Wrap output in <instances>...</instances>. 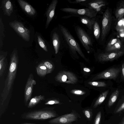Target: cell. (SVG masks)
Returning a JSON list of instances; mask_svg holds the SVG:
<instances>
[{
	"instance_id": "6da1fadb",
	"label": "cell",
	"mask_w": 124,
	"mask_h": 124,
	"mask_svg": "<svg viewBox=\"0 0 124 124\" xmlns=\"http://www.w3.org/2000/svg\"><path fill=\"white\" fill-rule=\"evenodd\" d=\"M19 59L17 50H14L10 56L8 74L5 81V85L1 94L0 104L2 105L10 95L12 87L16 77Z\"/></svg>"
},
{
	"instance_id": "7a4b0ae2",
	"label": "cell",
	"mask_w": 124,
	"mask_h": 124,
	"mask_svg": "<svg viewBox=\"0 0 124 124\" xmlns=\"http://www.w3.org/2000/svg\"><path fill=\"white\" fill-rule=\"evenodd\" d=\"M59 28L62 34L66 46H68L73 54H77L78 53L84 59L85 57L82 51L79 44L69 30L61 24H59Z\"/></svg>"
},
{
	"instance_id": "3957f363",
	"label": "cell",
	"mask_w": 124,
	"mask_h": 124,
	"mask_svg": "<svg viewBox=\"0 0 124 124\" xmlns=\"http://www.w3.org/2000/svg\"><path fill=\"white\" fill-rule=\"evenodd\" d=\"M54 108H46L40 109L26 112L22 116V118L26 119L44 120L56 117L58 115Z\"/></svg>"
},
{
	"instance_id": "277c9868",
	"label": "cell",
	"mask_w": 124,
	"mask_h": 124,
	"mask_svg": "<svg viewBox=\"0 0 124 124\" xmlns=\"http://www.w3.org/2000/svg\"><path fill=\"white\" fill-rule=\"evenodd\" d=\"M75 30L78 38L88 53L93 51V40L91 37L81 26H76Z\"/></svg>"
},
{
	"instance_id": "5b68a950",
	"label": "cell",
	"mask_w": 124,
	"mask_h": 124,
	"mask_svg": "<svg viewBox=\"0 0 124 124\" xmlns=\"http://www.w3.org/2000/svg\"><path fill=\"white\" fill-rule=\"evenodd\" d=\"M80 117L79 115L75 110L71 113L60 116L52 119L48 121L50 124H71L74 121Z\"/></svg>"
},
{
	"instance_id": "8992f818",
	"label": "cell",
	"mask_w": 124,
	"mask_h": 124,
	"mask_svg": "<svg viewBox=\"0 0 124 124\" xmlns=\"http://www.w3.org/2000/svg\"><path fill=\"white\" fill-rule=\"evenodd\" d=\"M60 10L64 12L72 15L84 16L90 18H94L97 13L93 10L88 8L82 9H76L67 7L61 8Z\"/></svg>"
},
{
	"instance_id": "52a82bcc",
	"label": "cell",
	"mask_w": 124,
	"mask_h": 124,
	"mask_svg": "<svg viewBox=\"0 0 124 124\" xmlns=\"http://www.w3.org/2000/svg\"><path fill=\"white\" fill-rule=\"evenodd\" d=\"M10 26L23 40L29 41L30 39V31L26 28L22 23L15 20L9 23Z\"/></svg>"
},
{
	"instance_id": "ba28073f",
	"label": "cell",
	"mask_w": 124,
	"mask_h": 124,
	"mask_svg": "<svg viewBox=\"0 0 124 124\" xmlns=\"http://www.w3.org/2000/svg\"><path fill=\"white\" fill-rule=\"evenodd\" d=\"M111 16L108 9H107L103 13L102 23V31L101 39L103 41L109 32L111 23Z\"/></svg>"
},
{
	"instance_id": "9c48e42d",
	"label": "cell",
	"mask_w": 124,
	"mask_h": 124,
	"mask_svg": "<svg viewBox=\"0 0 124 124\" xmlns=\"http://www.w3.org/2000/svg\"><path fill=\"white\" fill-rule=\"evenodd\" d=\"M56 80L60 83L74 84L78 81L76 76L69 71H63L58 73L55 77Z\"/></svg>"
},
{
	"instance_id": "30bf717a",
	"label": "cell",
	"mask_w": 124,
	"mask_h": 124,
	"mask_svg": "<svg viewBox=\"0 0 124 124\" xmlns=\"http://www.w3.org/2000/svg\"><path fill=\"white\" fill-rule=\"evenodd\" d=\"M52 38L55 53L57 54L61 47L66 46L62 34L59 28L57 31L53 32Z\"/></svg>"
},
{
	"instance_id": "8fae6325",
	"label": "cell",
	"mask_w": 124,
	"mask_h": 124,
	"mask_svg": "<svg viewBox=\"0 0 124 124\" xmlns=\"http://www.w3.org/2000/svg\"><path fill=\"white\" fill-rule=\"evenodd\" d=\"M120 71L119 68H112L98 74L93 79H115L118 76Z\"/></svg>"
},
{
	"instance_id": "7c38bea8",
	"label": "cell",
	"mask_w": 124,
	"mask_h": 124,
	"mask_svg": "<svg viewBox=\"0 0 124 124\" xmlns=\"http://www.w3.org/2000/svg\"><path fill=\"white\" fill-rule=\"evenodd\" d=\"M36 84V82L34 79L33 74L32 73L30 74L28 78L24 90V101L26 103L30 99L34 85Z\"/></svg>"
},
{
	"instance_id": "4fadbf2b",
	"label": "cell",
	"mask_w": 124,
	"mask_h": 124,
	"mask_svg": "<svg viewBox=\"0 0 124 124\" xmlns=\"http://www.w3.org/2000/svg\"><path fill=\"white\" fill-rule=\"evenodd\" d=\"M124 54V51L123 50L108 52L99 54L98 58V60L101 61H111L117 58Z\"/></svg>"
},
{
	"instance_id": "5bb4252c",
	"label": "cell",
	"mask_w": 124,
	"mask_h": 124,
	"mask_svg": "<svg viewBox=\"0 0 124 124\" xmlns=\"http://www.w3.org/2000/svg\"><path fill=\"white\" fill-rule=\"evenodd\" d=\"M106 2L103 0H88L82 4L87 8L91 9L97 13L99 12L102 7L104 6Z\"/></svg>"
},
{
	"instance_id": "9a60e30c",
	"label": "cell",
	"mask_w": 124,
	"mask_h": 124,
	"mask_svg": "<svg viewBox=\"0 0 124 124\" xmlns=\"http://www.w3.org/2000/svg\"><path fill=\"white\" fill-rule=\"evenodd\" d=\"M57 0H53L49 5L46 12L47 17L46 28H47L52 20L54 15L56 6L58 3Z\"/></svg>"
},
{
	"instance_id": "2e32d148",
	"label": "cell",
	"mask_w": 124,
	"mask_h": 124,
	"mask_svg": "<svg viewBox=\"0 0 124 124\" xmlns=\"http://www.w3.org/2000/svg\"><path fill=\"white\" fill-rule=\"evenodd\" d=\"M17 1L21 8L28 14L32 16L36 14L35 9L27 2L23 0H17Z\"/></svg>"
},
{
	"instance_id": "e0dca14e",
	"label": "cell",
	"mask_w": 124,
	"mask_h": 124,
	"mask_svg": "<svg viewBox=\"0 0 124 124\" xmlns=\"http://www.w3.org/2000/svg\"><path fill=\"white\" fill-rule=\"evenodd\" d=\"M2 9L5 15L10 16L13 11L12 3L9 0H3L1 2Z\"/></svg>"
},
{
	"instance_id": "ac0fdd59",
	"label": "cell",
	"mask_w": 124,
	"mask_h": 124,
	"mask_svg": "<svg viewBox=\"0 0 124 124\" xmlns=\"http://www.w3.org/2000/svg\"><path fill=\"white\" fill-rule=\"evenodd\" d=\"M78 17L82 23L85 25L89 30H93V26L96 20L94 18H90L84 16H79Z\"/></svg>"
},
{
	"instance_id": "d6986e66",
	"label": "cell",
	"mask_w": 124,
	"mask_h": 124,
	"mask_svg": "<svg viewBox=\"0 0 124 124\" xmlns=\"http://www.w3.org/2000/svg\"><path fill=\"white\" fill-rule=\"evenodd\" d=\"M116 18L119 20L124 15V0L122 1L117 7L115 11Z\"/></svg>"
},
{
	"instance_id": "ffe728a7",
	"label": "cell",
	"mask_w": 124,
	"mask_h": 124,
	"mask_svg": "<svg viewBox=\"0 0 124 124\" xmlns=\"http://www.w3.org/2000/svg\"><path fill=\"white\" fill-rule=\"evenodd\" d=\"M45 99L44 95H40L35 96L30 100L28 107L29 108H32Z\"/></svg>"
},
{
	"instance_id": "44dd1931",
	"label": "cell",
	"mask_w": 124,
	"mask_h": 124,
	"mask_svg": "<svg viewBox=\"0 0 124 124\" xmlns=\"http://www.w3.org/2000/svg\"><path fill=\"white\" fill-rule=\"evenodd\" d=\"M108 92L109 90H107L102 93L100 95L94 102L93 106L94 108H96L103 102L107 97Z\"/></svg>"
},
{
	"instance_id": "7402d4cb",
	"label": "cell",
	"mask_w": 124,
	"mask_h": 124,
	"mask_svg": "<svg viewBox=\"0 0 124 124\" xmlns=\"http://www.w3.org/2000/svg\"><path fill=\"white\" fill-rule=\"evenodd\" d=\"M37 74L41 77H44L47 74L46 68L43 63H40L36 68Z\"/></svg>"
},
{
	"instance_id": "603a6c76",
	"label": "cell",
	"mask_w": 124,
	"mask_h": 124,
	"mask_svg": "<svg viewBox=\"0 0 124 124\" xmlns=\"http://www.w3.org/2000/svg\"><path fill=\"white\" fill-rule=\"evenodd\" d=\"M123 46L120 40L118 39L117 41L112 47L106 50L108 52L123 50Z\"/></svg>"
},
{
	"instance_id": "cb8c5ba5",
	"label": "cell",
	"mask_w": 124,
	"mask_h": 124,
	"mask_svg": "<svg viewBox=\"0 0 124 124\" xmlns=\"http://www.w3.org/2000/svg\"><path fill=\"white\" fill-rule=\"evenodd\" d=\"M119 92V90H117L111 94L108 103V105L109 107L112 106L115 102L118 97Z\"/></svg>"
},
{
	"instance_id": "d4e9b609",
	"label": "cell",
	"mask_w": 124,
	"mask_h": 124,
	"mask_svg": "<svg viewBox=\"0 0 124 124\" xmlns=\"http://www.w3.org/2000/svg\"><path fill=\"white\" fill-rule=\"evenodd\" d=\"M93 30L95 38L96 40L98 39L100 35V31L99 23L96 20L93 25Z\"/></svg>"
},
{
	"instance_id": "484cf974",
	"label": "cell",
	"mask_w": 124,
	"mask_h": 124,
	"mask_svg": "<svg viewBox=\"0 0 124 124\" xmlns=\"http://www.w3.org/2000/svg\"><path fill=\"white\" fill-rule=\"evenodd\" d=\"M5 57L4 55L0 56V77L3 75L6 68V64L5 62Z\"/></svg>"
},
{
	"instance_id": "4316f807",
	"label": "cell",
	"mask_w": 124,
	"mask_h": 124,
	"mask_svg": "<svg viewBox=\"0 0 124 124\" xmlns=\"http://www.w3.org/2000/svg\"><path fill=\"white\" fill-rule=\"evenodd\" d=\"M83 112L87 120L91 121L93 115L92 109L91 108H87L83 110Z\"/></svg>"
},
{
	"instance_id": "83f0119b",
	"label": "cell",
	"mask_w": 124,
	"mask_h": 124,
	"mask_svg": "<svg viewBox=\"0 0 124 124\" xmlns=\"http://www.w3.org/2000/svg\"><path fill=\"white\" fill-rule=\"evenodd\" d=\"M37 39L38 43L40 47L45 51L47 52L48 50L47 46L45 41L39 35L37 36Z\"/></svg>"
},
{
	"instance_id": "f1b7e54d",
	"label": "cell",
	"mask_w": 124,
	"mask_h": 124,
	"mask_svg": "<svg viewBox=\"0 0 124 124\" xmlns=\"http://www.w3.org/2000/svg\"><path fill=\"white\" fill-rule=\"evenodd\" d=\"M88 83L92 86L96 87H104L107 86L106 84L104 82H90Z\"/></svg>"
},
{
	"instance_id": "f546056e",
	"label": "cell",
	"mask_w": 124,
	"mask_h": 124,
	"mask_svg": "<svg viewBox=\"0 0 124 124\" xmlns=\"http://www.w3.org/2000/svg\"><path fill=\"white\" fill-rule=\"evenodd\" d=\"M124 111V101L118 105L114 110L115 114L120 113Z\"/></svg>"
},
{
	"instance_id": "4dcf8cb0",
	"label": "cell",
	"mask_w": 124,
	"mask_h": 124,
	"mask_svg": "<svg viewBox=\"0 0 124 124\" xmlns=\"http://www.w3.org/2000/svg\"><path fill=\"white\" fill-rule=\"evenodd\" d=\"M2 20L1 16L0 17V47L1 48V47L2 46L3 43L2 42V38L3 36V32L4 31V26L3 24V23L2 22Z\"/></svg>"
},
{
	"instance_id": "1f68e13d",
	"label": "cell",
	"mask_w": 124,
	"mask_h": 124,
	"mask_svg": "<svg viewBox=\"0 0 124 124\" xmlns=\"http://www.w3.org/2000/svg\"><path fill=\"white\" fill-rule=\"evenodd\" d=\"M43 63L46 68L47 74L51 73L53 69L52 64L47 61L44 62Z\"/></svg>"
},
{
	"instance_id": "d6a6232c",
	"label": "cell",
	"mask_w": 124,
	"mask_h": 124,
	"mask_svg": "<svg viewBox=\"0 0 124 124\" xmlns=\"http://www.w3.org/2000/svg\"><path fill=\"white\" fill-rule=\"evenodd\" d=\"M101 113L100 111L97 114L94 121L93 124H101Z\"/></svg>"
},
{
	"instance_id": "836d02e7",
	"label": "cell",
	"mask_w": 124,
	"mask_h": 124,
	"mask_svg": "<svg viewBox=\"0 0 124 124\" xmlns=\"http://www.w3.org/2000/svg\"><path fill=\"white\" fill-rule=\"evenodd\" d=\"M60 101L56 99L50 100L45 102V104L46 105H52L55 104H60Z\"/></svg>"
},
{
	"instance_id": "e575fe53",
	"label": "cell",
	"mask_w": 124,
	"mask_h": 124,
	"mask_svg": "<svg viewBox=\"0 0 124 124\" xmlns=\"http://www.w3.org/2000/svg\"><path fill=\"white\" fill-rule=\"evenodd\" d=\"M118 39L114 38L112 39L108 43L106 48V50L111 47L117 41Z\"/></svg>"
},
{
	"instance_id": "d590c367",
	"label": "cell",
	"mask_w": 124,
	"mask_h": 124,
	"mask_svg": "<svg viewBox=\"0 0 124 124\" xmlns=\"http://www.w3.org/2000/svg\"><path fill=\"white\" fill-rule=\"evenodd\" d=\"M70 92L72 94L78 95H82L85 93V92L83 91L78 89H73Z\"/></svg>"
},
{
	"instance_id": "8d00e7d4",
	"label": "cell",
	"mask_w": 124,
	"mask_h": 124,
	"mask_svg": "<svg viewBox=\"0 0 124 124\" xmlns=\"http://www.w3.org/2000/svg\"><path fill=\"white\" fill-rule=\"evenodd\" d=\"M87 0H76L72 1L70 0H68V1L70 3L78 4H82L86 1Z\"/></svg>"
},
{
	"instance_id": "74e56055",
	"label": "cell",
	"mask_w": 124,
	"mask_h": 124,
	"mask_svg": "<svg viewBox=\"0 0 124 124\" xmlns=\"http://www.w3.org/2000/svg\"><path fill=\"white\" fill-rule=\"evenodd\" d=\"M84 71L86 72H89L91 71V70L89 68H84L83 69Z\"/></svg>"
},
{
	"instance_id": "f35d334b",
	"label": "cell",
	"mask_w": 124,
	"mask_h": 124,
	"mask_svg": "<svg viewBox=\"0 0 124 124\" xmlns=\"http://www.w3.org/2000/svg\"><path fill=\"white\" fill-rule=\"evenodd\" d=\"M122 71L123 76L124 78V63L122 64Z\"/></svg>"
},
{
	"instance_id": "ab89813d",
	"label": "cell",
	"mask_w": 124,
	"mask_h": 124,
	"mask_svg": "<svg viewBox=\"0 0 124 124\" xmlns=\"http://www.w3.org/2000/svg\"><path fill=\"white\" fill-rule=\"evenodd\" d=\"M119 124H124V117Z\"/></svg>"
},
{
	"instance_id": "60d3db41",
	"label": "cell",
	"mask_w": 124,
	"mask_h": 124,
	"mask_svg": "<svg viewBox=\"0 0 124 124\" xmlns=\"http://www.w3.org/2000/svg\"><path fill=\"white\" fill-rule=\"evenodd\" d=\"M21 124H35L33 123H21Z\"/></svg>"
},
{
	"instance_id": "b9f144b4",
	"label": "cell",
	"mask_w": 124,
	"mask_h": 124,
	"mask_svg": "<svg viewBox=\"0 0 124 124\" xmlns=\"http://www.w3.org/2000/svg\"></svg>"
}]
</instances>
